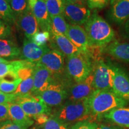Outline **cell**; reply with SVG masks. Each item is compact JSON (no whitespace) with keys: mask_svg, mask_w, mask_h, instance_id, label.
<instances>
[{"mask_svg":"<svg viewBox=\"0 0 129 129\" xmlns=\"http://www.w3.org/2000/svg\"><path fill=\"white\" fill-rule=\"evenodd\" d=\"M65 70L68 78L80 83L93 72V63L87 54L80 52L67 57Z\"/></svg>","mask_w":129,"mask_h":129,"instance_id":"277c9868","label":"cell"},{"mask_svg":"<svg viewBox=\"0 0 129 129\" xmlns=\"http://www.w3.org/2000/svg\"><path fill=\"white\" fill-rule=\"evenodd\" d=\"M37 63L46 68L51 72L55 80L60 79L63 74H67L64 64V56L56 49L48 51Z\"/></svg>","mask_w":129,"mask_h":129,"instance_id":"8992f818","label":"cell"},{"mask_svg":"<svg viewBox=\"0 0 129 129\" xmlns=\"http://www.w3.org/2000/svg\"><path fill=\"white\" fill-rule=\"evenodd\" d=\"M21 50L13 42L0 39V57L4 59L13 60L20 57Z\"/></svg>","mask_w":129,"mask_h":129,"instance_id":"7402d4cb","label":"cell"},{"mask_svg":"<svg viewBox=\"0 0 129 129\" xmlns=\"http://www.w3.org/2000/svg\"><path fill=\"white\" fill-rule=\"evenodd\" d=\"M51 115L68 125L74 122L89 121L88 118H93L88 99L82 101H68L59 106Z\"/></svg>","mask_w":129,"mask_h":129,"instance_id":"3957f363","label":"cell"},{"mask_svg":"<svg viewBox=\"0 0 129 129\" xmlns=\"http://www.w3.org/2000/svg\"><path fill=\"white\" fill-rule=\"evenodd\" d=\"M34 87L33 76L22 80L14 94L17 97H22L31 94Z\"/></svg>","mask_w":129,"mask_h":129,"instance_id":"4316f807","label":"cell"},{"mask_svg":"<svg viewBox=\"0 0 129 129\" xmlns=\"http://www.w3.org/2000/svg\"><path fill=\"white\" fill-rule=\"evenodd\" d=\"M50 50L46 44L39 46L32 40L26 38L24 40L20 57L22 60L37 64L42 57Z\"/></svg>","mask_w":129,"mask_h":129,"instance_id":"8fae6325","label":"cell"},{"mask_svg":"<svg viewBox=\"0 0 129 129\" xmlns=\"http://www.w3.org/2000/svg\"><path fill=\"white\" fill-rule=\"evenodd\" d=\"M104 51L117 60L129 63V43L112 41L104 48Z\"/></svg>","mask_w":129,"mask_h":129,"instance_id":"ac0fdd59","label":"cell"},{"mask_svg":"<svg viewBox=\"0 0 129 129\" xmlns=\"http://www.w3.org/2000/svg\"><path fill=\"white\" fill-rule=\"evenodd\" d=\"M64 1L72 4L81 5V6H84L86 3V0H64Z\"/></svg>","mask_w":129,"mask_h":129,"instance_id":"ab89813d","label":"cell"},{"mask_svg":"<svg viewBox=\"0 0 129 129\" xmlns=\"http://www.w3.org/2000/svg\"><path fill=\"white\" fill-rule=\"evenodd\" d=\"M114 74L112 90L115 94L129 102V75L121 67L113 64Z\"/></svg>","mask_w":129,"mask_h":129,"instance_id":"4fadbf2b","label":"cell"},{"mask_svg":"<svg viewBox=\"0 0 129 129\" xmlns=\"http://www.w3.org/2000/svg\"><path fill=\"white\" fill-rule=\"evenodd\" d=\"M97 129H124V127H120L119 126V125L101 124V125H98Z\"/></svg>","mask_w":129,"mask_h":129,"instance_id":"74e56055","label":"cell"},{"mask_svg":"<svg viewBox=\"0 0 129 129\" xmlns=\"http://www.w3.org/2000/svg\"><path fill=\"white\" fill-rule=\"evenodd\" d=\"M66 36L82 53L85 54L88 53L90 44L84 28L80 25L69 24L68 30Z\"/></svg>","mask_w":129,"mask_h":129,"instance_id":"9a60e30c","label":"cell"},{"mask_svg":"<svg viewBox=\"0 0 129 129\" xmlns=\"http://www.w3.org/2000/svg\"><path fill=\"white\" fill-rule=\"evenodd\" d=\"M52 38L56 50L60 51L67 57L81 52L66 35L52 34Z\"/></svg>","mask_w":129,"mask_h":129,"instance_id":"d6986e66","label":"cell"},{"mask_svg":"<svg viewBox=\"0 0 129 129\" xmlns=\"http://www.w3.org/2000/svg\"><path fill=\"white\" fill-rule=\"evenodd\" d=\"M16 98L17 96L14 93L7 94V93L0 92V105L13 102Z\"/></svg>","mask_w":129,"mask_h":129,"instance_id":"8d00e7d4","label":"cell"},{"mask_svg":"<svg viewBox=\"0 0 129 129\" xmlns=\"http://www.w3.org/2000/svg\"><path fill=\"white\" fill-rule=\"evenodd\" d=\"M90 47L105 48L115 38V31L106 21L94 12L85 24Z\"/></svg>","mask_w":129,"mask_h":129,"instance_id":"6da1fadb","label":"cell"},{"mask_svg":"<svg viewBox=\"0 0 129 129\" xmlns=\"http://www.w3.org/2000/svg\"><path fill=\"white\" fill-rule=\"evenodd\" d=\"M13 102L20 105L28 117H36L43 114H48L51 109L45 104L40 96L29 94L22 97H17Z\"/></svg>","mask_w":129,"mask_h":129,"instance_id":"52a82bcc","label":"cell"},{"mask_svg":"<svg viewBox=\"0 0 129 129\" xmlns=\"http://www.w3.org/2000/svg\"><path fill=\"white\" fill-rule=\"evenodd\" d=\"M50 39V32L48 31L38 32L32 37V41L39 46L46 45Z\"/></svg>","mask_w":129,"mask_h":129,"instance_id":"4dcf8cb0","label":"cell"},{"mask_svg":"<svg viewBox=\"0 0 129 129\" xmlns=\"http://www.w3.org/2000/svg\"><path fill=\"white\" fill-rule=\"evenodd\" d=\"M33 78L34 87L31 94L35 96L46 90L54 81L51 72L46 68L38 63L34 67Z\"/></svg>","mask_w":129,"mask_h":129,"instance_id":"7c38bea8","label":"cell"},{"mask_svg":"<svg viewBox=\"0 0 129 129\" xmlns=\"http://www.w3.org/2000/svg\"><path fill=\"white\" fill-rule=\"evenodd\" d=\"M28 4H29V7L30 9H31L32 10L36 4V3L38 1V0H28Z\"/></svg>","mask_w":129,"mask_h":129,"instance_id":"60d3db41","label":"cell"},{"mask_svg":"<svg viewBox=\"0 0 129 129\" xmlns=\"http://www.w3.org/2000/svg\"><path fill=\"white\" fill-rule=\"evenodd\" d=\"M69 24L66 22L63 15L56 16L51 18V30L53 35L62 34L67 35Z\"/></svg>","mask_w":129,"mask_h":129,"instance_id":"603a6c76","label":"cell"},{"mask_svg":"<svg viewBox=\"0 0 129 129\" xmlns=\"http://www.w3.org/2000/svg\"><path fill=\"white\" fill-rule=\"evenodd\" d=\"M0 92H1V91H0Z\"/></svg>","mask_w":129,"mask_h":129,"instance_id":"f6af8a7d","label":"cell"},{"mask_svg":"<svg viewBox=\"0 0 129 129\" xmlns=\"http://www.w3.org/2000/svg\"><path fill=\"white\" fill-rule=\"evenodd\" d=\"M123 35L125 38L129 39V18L124 23L123 25Z\"/></svg>","mask_w":129,"mask_h":129,"instance_id":"f35d334b","label":"cell"},{"mask_svg":"<svg viewBox=\"0 0 129 129\" xmlns=\"http://www.w3.org/2000/svg\"><path fill=\"white\" fill-rule=\"evenodd\" d=\"M11 28L9 24L0 19V39H4L11 34Z\"/></svg>","mask_w":129,"mask_h":129,"instance_id":"e575fe53","label":"cell"},{"mask_svg":"<svg viewBox=\"0 0 129 129\" xmlns=\"http://www.w3.org/2000/svg\"><path fill=\"white\" fill-rule=\"evenodd\" d=\"M95 90L93 87V72L83 81L75 83L68 89V101H82L88 99Z\"/></svg>","mask_w":129,"mask_h":129,"instance_id":"30bf717a","label":"cell"},{"mask_svg":"<svg viewBox=\"0 0 129 129\" xmlns=\"http://www.w3.org/2000/svg\"><path fill=\"white\" fill-rule=\"evenodd\" d=\"M43 129H71L69 125L58 119L57 118L51 115L47 121L43 124Z\"/></svg>","mask_w":129,"mask_h":129,"instance_id":"f546056e","label":"cell"},{"mask_svg":"<svg viewBox=\"0 0 129 129\" xmlns=\"http://www.w3.org/2000/svg\"><path fill=\"white\" fill-rule=\"evenodd\" d=\"M29 127L28 125L21 124L10 120L0 123V129H28Z\"/></svg>","mask_w":129,"mask_h":129,"instance_id":"1f68e13d","label":"cell"},{"mask_svg":"<svg viewBox=\"0 0 129 129\" xmlns=\"http://www.w3.org/2000/svg\"><path fill=\"white\" fill-rule=\"evenodd\" d=\"M93 87L95 90H112L115 72L113 64L106 63L102 59L93 64Z\"/></svg>","mask_w":129,"mask_h":129,"instance_id":"5b68a950","label":"cell"},{"mask_svg":"<svg viewBox=\"0 0 129 129\" xmlns=\"http://www.w3.org/2000/svg\"><path fill=\"white\" fill-rule=\"evenodd\" d=\"M64 10L63 16L71 25H85L91 16V12L85 6L72 4L63 0Z\"/></svg>","mask_w":129,"mask_h":129,"instance_id":"9c48e42d","label":"cell"},{"mask_svg":"<svg viewBox=\"0 0 129 129\" xmlns=\"http://www.w3.org/2000/svg\"><path fill=\"white\" fill-rule=\"evenodd\" d=\"M0 19L9 24H13L16 22L10 5L6 0H0Z\"/></svg>","mask_w":129,"mask_h":129,"instance_id":"d4e9b609","label":"cell"},{"mask_svg":"<svg viewBox=\"0 0 129 129\" xmlns=\"http://www.w3.org/2000/svg\"><path fill=\"white\" fill-rule=\"evenodd\" d=\"M6 1H7V2H8V3H10V1H12V0H6Z\"/></svg>","mask_w":129,"mask_h":129,"instance_id":"ee69618b","label":"cell"},{"mask_svg":"<svg viewBox=\"0 0 129 129\" xmlns=\"http://www.w3.org/2000/svg\"><path fill=\"white\" fill-rule=\"evenodd\" d=\"M10 120L8 104L0 105V123Z\"/></svg>","mask_w":129,"mask_h":129,"instance_id":"d590c367","label":"cell"},{"mask_svg":"<svg viewBox=\"0 0 129 129\" xmlns=\"http://www.w3.org/2000/svg\"><path fill=\"white\" fill-rule=\"evenodd\" d=\"M50 19L56 16L63 15L64 10L63 0H45Z\"/></svg>","mask_w":129,"mask_h":129,"instance_id":"484cf974","label":"cell"},{"mask_svg":"<svg viewBox=\"0 0 129 129\" xmlns=\"http://www.w3.org/2000/svg\"><path fill=\"white\" fill-rule=\"evenodd\" d=\"M109 13L114 23L123 25L129 18V0H119L113 3Z\"/></svg>","mask_w":129,"mask_h":129,"instance_id":"2e32d148","label":"cell"},{"mask_svg":"<svg viewBox=\"0 0 129 129\" xmlns=\"http://www.w3.org/2000/svg\"><path fill=\"white\" fill-rule=\"evenodd\" d=\"M68 89L63 84L54 80L47 88L38 95L47 105L51 107L59 106L68 99Z\"/></svg>","mask_w":129,"mask_h":129,"instance_id":"ba28073f","label":"cell"},{"mask_svg":"<svg viewBox=\"0 0 129 129\" xmlns=\"http://www.w3.org/2000/svg\"><path fill=\"white\" fill-rule=\"evenodd\" d=\"M15 61H7L0 63V80L10 77L13 80H17Z\"/></svg>","mask_w":129,"mask_h":129,"instance_id":"cb8c5ba5","label":"cell"},{"mask_svg":"<svg viewBox=\"0 0 129 129\" xmlns=\"http://www.w3.org/2000/svg\"><path fill=\"white\" fill-rule=\"evenodd\" d=\"M10 120L30 127L33 124L34 121L24 112L22 107L16 102L8 103Z\"/></svg>","mask_w":129,"mask_h":129,"instance_id":"44dd1931","label":"cell"},{"mask_svg":"<svg viewBox=\"0 0 129 129\" xmlns=\"http://www.w3.org/2000/svg\"><path fill=\"white\" fill-rule=\"evenodd\" d=\"M98 125L90 121H83L75 123L71 129H97Z\"/></svg>","mask_w":129,"mask_h":129,"instance_id":"d6a6232c","label":"cell"},{"mask_svg":"<svg viewBox=\"0 0 129 129\" xmlns=\"http://www.w3.org/2000/svg\"><path fill=\"white\" fill-rule=\"evenodd\" d=\"M16 23L25 34L26 38L31 40L39 30V25L34 14L29 8L16 19Z\"/></svg>","mask_w":129,"mask_h":129,"instance_id":"5bb4252c","label":"cell"},{"mask_svg":"<svg viewBox=\"0 0 129 129\" xmlns=\"http://www.w3.org/2000/svg\"><path fill=\"white\" fill-rule=\"evenodd\" d=\"M109 0H86V3L90 9H101L108 4Z\"/></svg>","mask_w":129,"mask_h":129,"instance_id":"836d02e7","label":"cell"},{"mask_svg":"<svg viewBox=\"0 0 129 129\" xmlns=\"http://www.w3.org/2000/svg\"><path fill=\"white\" fill-rule=\"evenodd\" d=\"M9 4L16 19L29 8L28 0H12Z\"/></svg>","mask_w":129,"mask_h":129,"instance_id":"83f0119b","label":"cell"},{"mask_svg":"<svg viewBox=\"0 0 129 129\" xmlns=\"http://www.w3.org/2000/svg\"><path fill=\"white\" fill-rule=\"evenodd\" d=\"M104 117L119 126L129 128V107L114 109L104 114Z\"/></svg>","mask_w":129,"mask_h":129,"instance_id":"ffe728a7","label":"cell"},{"mask_svg":"<svg viewBox=\"0 0 129 129\" xmlns=\"http://www.w3.org/2000/svg\"><path fill=\"white\" fill-rule=\"evenodd\" d=\"M22 81L21 79L12 81L6 79L0 80V91L7 94L14 93Z\"/></svg>","mask_w":129,"mask_h":129,"instance_id":"f1b7e54d","label":"cell"},{"mask_svg":"<svg viewBox=\"0 0 129 129\" xmlns=\"http://www.w3.org/2000/svg\"><path fill=\"white\" fill-rule=\"evenodd\" d=\"M7 61H8L7 60H6V59H3V58L1 57H0V63H2V62H7Z\"/></svg>","mask_w":129,"mask_h":129,"instance_id":"b9f144b4","label":"cell"},{"mask_svg":"<svg viewBox=\"0 0 129 129\" xmlns=\"http://www.w3.org/2000/svg\"><path fill=\"white\" fill-rule=\"evenodd\" d=\"M32 12L42 31L50 32L51 19L45 0H38L32 9Z\"/></svg>","mask_w":129,"mask_h":129,"instance_id":"e0dca14e","label":"cell"},{"mask_svg":"<svg viewBox=\"0 0 129 129\" xmlns=\"http://www.w3.org/2000/svg\"><path fill=\"white\" fill-rule=\"evenodd\" d=\"M119 1V0H111V4H112L113 3H114L115 2H116V1Z\"/></svg>","mask_w":129,"mask_h":129,"instance_id":"7bdbcfd3","label":"cell"},{"mask_svg":"<svg viewBox=\"0 0 129 129\" xmlns=\"http://www.w3.org/2000/svg\"><path fill=\"white\" fill-rule=\"evenodd\" d=\"M90 110L93 118H96L112 109L124 107L127 102L112 90H95L88 99Z\"/></svg>","mask_w":129,"mask_h":129,"instance_id":"7a4b0ae2","label":"cell"}]
</instances>
